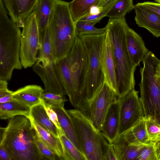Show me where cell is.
<instances>
[{
  "instance_id": "40",
  "label": "cell",
  "mask_w": 160,
  "mask_h": 160,
  "mask_svg": "<svg viewBox=\"0 0 160 160\" xmlns=\"http://www.w3.org/2000/svg\"><path fill=\"white\" fill-rule=\"evenodd\" d=\"M0 160H12L8 152L2 145H0Z\"/></svg>"
},
{
  "instance_id": "13",
  "label": "cell",
  "mask_w": 160,
  "mask_h": 160,
  "mask_svg": "<svg viewBox=\"0 0 160 160\" xmlns=\"http://www.w3.org/2000/svg\"><path fill=\"white\" fill-rule=\"evenodd\" d=\"M101 61L104 75V82L109 86L117 96L115 66L111 40L107 29L102 44Z\"/></svg>"
},
{
  "instance_id": "10",
  "label": "cell",
  "mask_w": 160,
  "mask_h": 160,
  "mask_svg": "<svg viewBox=\"0 0 160 160\" xmlns=\"http://www.w3.org/2000/svg\"><path fill=\"white\" fill-rule=\"evenodd\" d=\"M118 97L104 82L93 98L82 104L79 108L101 131L104 119L111 104Z\"/></svg>"
},
{
  "instance_id": "8",
  "label": "cell",
  "mask_w": 160,
  "mask_h": 160,
  "mask_svg": "<svg viewBox=\"0 0 160 160\" xmlns=\"http://www.w3.org/2000/svg\"><path fill=\"white\" fill-rule=\"evenodd\" d=\"M67 57L73 92V100L71 104L79 109L84 99L88 60L82 41L78 36H77L75 43Z\"/></svg>"
},
{
  "instance_id": "11",
  "label": "cell",
  "mask_w": 160,
  "mask_h": 160,
  "mask_svg": "<svg viewBox=\"0 0 160 160\" xmlns=\"http://www.w3.org/2000/svg\"><path fill=\"white\" fill-rule=\"evenodd\" d=\"M138 91L133 89L122 97L120 101V123L118 136L144 118L143 108Z\"/></svg>"
},
{
  "instance_id": "17",
  "label": "cell",
  "mask_w": 160,
  "mask_h": 160,
  "mask_svg": "<svg viewBox=\"0 0 160 160\" xmlns=\"http://www.w3.org/2000/svg\"><path fill=\"white\" fill-rule=\"evenodd\" d=\"M126 39L128 51L133 64L136 67L140 66L149 52L145 46L142 38L133 29L128 27Z\"/></svg>"
},
{
  "instance_id": "34",
  "label": "cell",
  "mask_w": 160,
  "mask_h": 160,
  "mask_svg": "<svg viewBox=\"0 0 160 160\" xmlns=\"http://www.w3.org/2000/svg\"><path fill=\"white\" fill-rule=\"evenodd\" d=\"M138 160H157L153 142L145 144L142 148Z\"/></svg>"
},
{
  "instance_id": "27",
  "label": "cell",
  "mask_w": 160,
  "mask_h": 160,
  "mask_svg": "<svg viewBox=\"0 0 160 160\" xmlns=\"http://www.w3.org/2000/svg\"><path fill=\"white\" fill-rule=\"evenodd\" d=\"M52 38L50 32L47 30L46 37L39 48L37 61L46 66L53 61L52 55Z\"/></svg>"
},
{
  "instance_id": "23",
  "label": "cell",
  "mask_w": 160,
  "mask_h": 160,
  "mask_svg": "<svg viewBox=\"0 0 160 160\" xmlns=\"http://www.w3.org/2000/svg\"><path fill=\"white\" fill-rule=\"evenodd\" d=\"M121 134L124 139L131 144H146L151 142L147 132L145 118Z\"/></svg>"
},
{
  "instance_id": "1",
  "label": "cell",
  "mask_w": 160,
  "mask_h": 160,
  "mask_svg": "<svg viewBox=\"0 0 160 160\" xmlns=\"http://www.w3.org/2000/svg\"><path fill=\"white\" fill-rule=\"evenodd\" d=\"M110 38L116 76L117 96L120 98L134 89V74L137 67L133 63L127 47L126 35L129 27L125 16L109 18L105 27Z\"/></svg>"
},
{
  "instance_id": "35",
  "label": "cell",
  "mask_w": 160,
  "mask_h": 160,
  "mask_svg": "<svg viewBox=\"0 0 160 160\" xmlns=\"http://www.w3.org/2000/svg\"><path fill=\"white\" fill-rule=\"evenodd\" d=\"M8 81L0 79V103L12 101L13 92L8 88Z\"/></svg>"
},
{
  "instance_id": "30",
  "label": "cell",
  "mask_w": 160,
  "mask_h": 160,
  "mask_svg": "<svg viewBox=\"0 0 160 160\" xmlns=\"http://www.w3.org/2000/svg\"><path fill=\"white\" fill-rule=\"evenodd\" d=\"M77 35L79 36L84 35H97L105 33L106 31L105 27L98 28L93 24L86 22L78 21L75 23Z\"/></svg>"
},
{
  "instance_id": "4",
  "label": "cell",
  "mask_w": 160,
  "mask_h": 160,
  "mask_svg": "<svg viewBox=\"0 0 160 160\" xmlns=\"http://www.w3.org/2000/svg\"><path fill=\"white\" fill-rule=\"evenodd\" d=\"M21 33L19 27L8 17L2 1L0 0V79L9 81L14 69H22Z\"/></svg>"
},
{
  "instance_id": "32",
  "label": "cell",
  "mask_w": 160,
  "mask_h": 160,
  "mask_svg": "<svg viewBox=\"0 0 160 160\" xmlns=\"http://www.w3.org/2000/svg\"><path fill=\"white\" fill-rule=\"evenodd\" d=\"M145 118L147 132L150 142L160 136V123L150 118Z\"/></svg>"
},
{
  "instance_id": "24",
  "label": "cell",
  "mask_w": 160,
  "mask_h": 160,
  "mask_svg": "<svg viewBox=\"0 0 160 160\" xmlns=\"http://www.w3.org/2000/svg\"><path fill=\"white\" fill-rule=\"evenodd\" d=\"M30 107L14 99L10 102L0 103V118L9 120L16 116L30 117Z\"/></svg>"
},
{
  "instance_id": "18",
  "label": "cell",
  "mask_w": 160,
  "mask_h": 160,
  "mask_svg": "<svg viewBox=\"0 0 160 160\" xmlns=\"http://www.w3.org/2000/svg\"><path fill=\"white\" fill-rule=\"evenodd\" d=\"M54 0H38L33 11L35 13L39 39V46L47 33Z\"/></svg>"
},
{
  "instance_id": "39",
  "label": "cell",
  "mask_w": 160,
  "mask_h": 160,
  "mask_svg": "<svg viewBox=\"0 0 160 160\" xmlns=\"http://www.w3.org/2000/svg\"><path fill=\"white\" fill-rule=\"evenodd\" d=\"M104 160H117L113 146L109 143L105 149Z\"/></svg>"
},
{
  "instance_id": "42",
  "label": "cell",
  "mask_w": 160,
  "mask_h": 160,
  "mask_svg": "<svg viewBox=\"0 0 160 160\" xmlns=\"http://www.w3.org/2000/svg\"><path fill=\"white\" fill-rule=\"evenodd\" d=\"M152 142L154 143L157 160H160V136Z\"/></svg>"
},
{
  "instance_id": "21",
  "label": "cell",
  "mask_w": 160,
  "mask_h": 160,
  "mask_svg": "<svg viewBox=\"0 0 160 160\" xmlns=\"http://www.w3.org/2000/svg\"><path fill=\"white\" fill-rule=\"evenodd\" d=\"M111 144L117 160H138L140 151L145 145H136L129 144L122 134L118 135Z\"/></svg>"
},
{
  "instance_id": "9",
  "label": "cell",
  "mask_w": 160,
  "mask_h": 160,
  "mask_svg": "<svg viewBox=\"0 0 160 160\" xmlns=\"http://www.w3.org/2000/svg\"><path fill=\"white\" fill-rule=\"evenodd\" d=\"M22 28L20 59L22 67L26 69L35 63L39 48L38 30L33 12L25 19Z\"/></svg>"
},
{
  "instance_id": "44",
  "label": "cell",
  "mask_w": 160,
  "mask_h": 160,
  "mask_svg": "<svg viewBox=\"0 0 160 160\" xmlns=\"http://www.w3.org/2000/svg\"><path fill=\"white\" fill-rule=\"evenodd\" d=\"M157 82L160 86V77H159L157 76Z\"/></svg>"
},
{
  "instance_id": "3",
  "label": "cell",
  "mask_w": 160,
  "mask_h": 160,
  "mask_svg": "<svg viewBox=\"0 0 160 160\" xmlns=\"http://www.w3.org/2000/svg\"><path fill=\"white\" fill-rule=\"evenodd\" d=\"M47 30L52 36L53 60L56 63L68 54L77 36L75 23L70 11L69 2L54 0Z\"/></svg>"
},
{
  "instance_id": "31",
  "label": "cell",
  "mask_w": 160,
  "mask_h": 160,
  "mask_svg": "<svg viewBox=\"0 0 160 160\" xmlns=\"http://www.w3.org/2000/svg\"><path fill=\"white\" fill-rule=\"evenodd\" d=\"M41 99L47 102L50 106L64 107L65 102L67 99L65 96L49 92H44Z\"/></svg>"
},
{
  "instance_id": "7",
  "label": "cell",
  "mask_w": 160,
  "mask_h": 160,
  "mask_svg": "<svg viewBox=\"0 0 160 160\" xmlns=\"http://www.w3.org/2000/svg\"><path fill=\"white\" fill-rule=\"evenodd\" d=\"M105 33L78 36L82 41L88 60L85 97L82 105L91 100L105 82L101 55Z\"/></svg>"
},
{
  "instance_id": "22",
  "label": "cell",
  "mask_w": 160,
  "mask_h": 160,
  "mask_svg": "<svg viewBox=\"0 0 160 160\" xmlns=\"http://www.w3.org/2000/svg\"><path fill=\"white\" fill-rule=\"evenodd\" d=\"M50 106L56 113L61 128L65 135L76 148L83 153L72 122L64 107Z\"/></svg>"
},
{
  "instance_id": "5",
  "label": "cell",
  "mask_w": 160,
  "mask_h": 160,
  "mask_svg": "<svg viewBox=\"0 0 160 160\" xmlns=\"http://www.w3.org/2000/svg\"><path fill=\"white\" fill-rule=\"evenodd\" d=\"M142 62L143 67L140 69L139 85L144 117L160 123V86L157 79L160 60L149 51Z\"/></svg>"
},
{
  "instance_id": "19",
  "label": "cell",
  "mask_w": 160,
  "mask_h": 160,
  "mask_svg": "<svg viewBox=\"0 0 160 160\" xmlns=\"http://www.w3.org/2000/svg\"><path fill=\"white\" fill-rule=\"evenodd\" d=\"M44 90L40 86L29 85L20 88L12 93V98L30 107L40 103Z\"/></svg>"
},
{
  "instance_id": "15",
  "label": "cell",
  "mask_w": 160,
  "mask_h": 160,
  "mask_svg": "<svg viewBox=\"0 0 160 160\" xmlns=\"http://www.w3.org/2000/svg\"><path fill=\"white\" fill-rule=\"evenodd\" d=\"M10 18L22 28L25 19L33 10L38 0H2Z\"/></svg>"
},
{
  "instance_id": "41",
  "label": "cell",
  "mask_w": 160,
  "mask_h": 160,
  "mask_svg": "<svg viewBox=\"0 0 160 160\" xmlns=\"http://www.w3.org/2000/svg\"><path fill=\"white\" fill-rule=\"evenodd\" d=\"M117 0H103L98 7L100 12L110 8Z\"/></svg>"
},
{
  "instance_id": "38",
  "label": "cell",
  "mask_w": 160,
  "mask_h": 160,
  "mask_svg": "<svg viewBox=\"0 0 160 160\" xmlns=\"http://www.w3.org/2000/svg\"><path fill=\"white\" fill-rule=\"evenodd\" d=\"M137 4L153 12L160 16V3L148 1L139 2Z\"/></svg>"
},
{
  "instance_id": "29",
  "label": "cell",
  "mask_w": 160,
  "mask_h": 160,
  "mask_svg": "<svg viewBox=\"0 0 160 160\" xmlns=\"http://www.w3.org/2000/svg\"><path fill=\"white\" fill-rule=\"evenodd\" d=\"M59 136L65 149L66 160H87L84 154L76 148L62 131H59Z\"/></svg>"
},
{
  "instance_id": "2",
  "label": "cell",
  "mask_w": 160,
  "mask_h": 160,
  "mask_svg": "<svg viewBox=\"0 0 160 160\" xmlns=\"http://www.w3.org/2000/svg\"><path fill=\"white\" fill-rule=\"evenodd\" d=\"M0 145L8 152L12 160H42L36 143L37 132L29 118L14 117L7 126L0 128Z\"/></svg>"
},
{
  "instance_id": "14",
  "label": "cell",
  "mask_w": 160,
  "mask_h": 160,
  "mask_svg": "<svg viewBox=\"0 0 160 160\" xmlns=\"http://www.w3.org/2000/svg\"><path fill=\"white\" fill-rule=\"evenodd\" d=\"M120 101L119 98L110 106L105 116L101 132L110 144L118 136L120 123Z\"/></svg>"
},
{
  "instance_id": "36",
  "label": "cell",
  "mask_w": 160,
  "mask_h": 160,
  "mask_svg": "<svg viewBox=\"0 0 160 160\" xmlns=\"http://www.w3.org/2000/svg\"><path fill=\"white\" fill-rule=\"evenodd\" d=\"M111 8L97 14H89L82 18L78 21L87 22L95 25L99 22L103 18L106 17L107 13Z\"/></svg>"
},
{
  "instance_id": "37",
  "label": "cell",
  "mask_w": 160,
  "mask_h": 160,
  "mask_svg": "<svg viewBox=\"0 0 160 160\" xmlns=\"http://www.w3.org/2000/svg\"><path fill=\"white\" fill-rule=\"evenodd\" d=\"M40 102L42 104L50 120L55 124L59 131H62L59 124L56 113L46 102L41 99Z\"/></svg>"
},
{
  "instance_id": "20",
  "label": "cell",
  "mask_w": 160,
  "mask_h": 160,
  "mask_svg": "<svg viewBox=\"0 0 160 160\" xmlns=\"http://www.w3.org/2000/svg\"><path fill=\"white\" fill-rule=\"evenodd\" d=\"M28 118L41 139L56 155L58 159L66 160L65 149L60 138L55 136L44 129L31 117Z\"/></svg>"
},
{
  "instance_id": "43",
  "label": "cell",
  "mask_w": 160,
  "mask_h": 160,
  "mask_svg": "<svg viewBox=\"0 0 160 160\" xmlns=\"http://www.w3.org/2000/svg\"><path fill=\"white\" fill-rule=\"evenodd\" d=\"M157 76L159 77H160V63L158 66V70L157 74Z\"/></svg>"
},
{
  "instance_id": "6",
  "label": "cell",
  "mask_w": 160,
  "mask_h": 160,
  "mask_svg": "<svg viewBox=\"0 0 160 160\" xmlns=\"http://www.w3.org/2000/svg\"><path fill=\"white\" fill-rule=\"evenodd\" d=\"M66 111L73 123L76 134L87 160H104L109 142L90 119L79 109Z\"/></svg>"
},
{
  "instance_id": "26",
  "label": "cell",
  "mask_w": 160,
  "mask_h": 160,
  "mask_svg": "<svg viewBox=\"0 0 160 160\" xmlns=\"http://www.w3.org/2000/svg\"><path fill=\"white\" fill-rule=\"evenodd\" d=\"M103 0H73L69 2L71 13L76 23L82 18L90 14L93 7H98Z\"/></svg>"
},
{
  "instance_id": "33",
  "label": "cell",
  "mask_w": 160,
  "mask_h": 160,
  "mask_svg": "<svg viewBox=\"0 0 160 160\" xmlns=\"http://www.w3.org/2000/svg\"><path fill=\"white\" fill-rule=\"evenodd\" d=\"M37 134L36 143L38 150L42 158V160L58 159L56 155L42 140L37 132Z\"/></svg>"
},
{
  "instance_id": "25",
  "label": "cell",
  "mask_w": 160,
  "mask_h": 160,
  "mask_svg": "<svg viewBox=\"0 0 160 160\" xmlns=\"http://www.w3.org/2000/svg\"><path fill=\"white\" fill-rule=\"evenodd\" d=\"M30 117L44 129L59 138V131L50 120L41 102L30 108Z\"/></svg>"
},
{
  "instance_id": "16",
  "label": "cell",
  "mask_w": 160,
  "mask_h": 160,
  "mask_svg": "<svg viewBox=\"0 0 160 160\" xmlns=\"http://www.w3.org/2000/svg\"><path fill=\"white\" fill-rule=\"evenodd\" d=\"M134 9L136 24L139 27L147 29L154 37H160V16L137 4L134 5Z\"/></svg>"
},
{
  "instance_id": "28",
  "label": "cell",
  "mask_w": 160,
  "mask_h": 160,
  "mask_svg": "<svg viewBox=\"0 0 160 160\" xmlns=\"http://www.w3.org/2000/svg\"><path fill=\"white\" fill-rule=\"evenodd\" d=\"M133 0H117L112 6L106 16L109 18H117L125 16L134 9Z\"/></svg>"
},
{
  "instance_id": "12",
  "label": "cell",
  "mask_w": 160,
  "mask_h": 160,
  "mask_svg": "<svg viewBox=\"0 0 160 160\" xmlns=\"http://www.w3.org/2000/svg\"><path fill=\"white\" fill-rule=\"evenodd\" d=\"M32 69L43 82L44 92L64 96L67 95L61 82L56 63L52 62L48 65L43 66L36 61Z\"/></svg>"
}]
</instances>
